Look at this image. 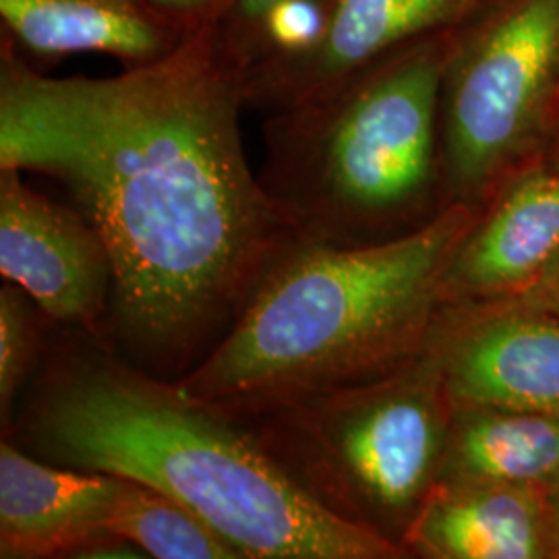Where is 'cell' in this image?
<instances>
[{
  "instance_id": "7c38bea8",
  "label": "cell",
  "mask_w": 559,
  "mask_h": 559,
  "mask_svg": "<svg viewBox=\"0 0 559 559\" xmlns=\"http://www.w3.org/2000/svg\"><path fill=\"white\" fill-rule=\"evenodd\" d=\"M404 551L417 559H559L547 489L438 483Z\"/></svg>"
},
{
  "instance_id": "ba28073f",
  "label": "cell",
  "mask_w": 559,
  "mask_h": 559,
  "mask_svg": "<svg viewBox=\"0 0 559 559\" xmlns=\"http://www.w3.org/2000/svg\"><path fill=\"white\" fill-rule=\"evenodd\" d=\"M21 175L0 168L2 278L23 288L50 323L106 332L115 265L100 230Z\"/></svg>"
},
{
  "instance_id": "6da1fadb",
  "label": "cell",
  "mask_w": 559,
  "mask_h": 559,
  "mask_svg": "<svg viewBox=\"0 0 559 559\" xmlns=\"http://www.w3.org/2000/svg\"><path fill=\"white\" fill-rule=\"evenodd\" d=\"M245 80L222 20L104 80L46 78L2 36L0 168L57 180L100 230L106 336L162 380L193 371L300 242L247 160Z\"/></svg>"
},
{
  "instance_id": "2e32d148",
  "label": "cell",
  "mask_w": 559,
  "mask_h": 559,
  "mask_svg": "<svg viewBox=\"0 0 559 559\" xmlns=\"http://www.w3.org/2000/svg\"><path fill=\"white\" fill-rule=\"evenodd\" d=\"M46 323L40 307L29 295L7 282L0 288V419L2 436L17 415L23 385L34 380L46 353Z\"/></svg>"
},
{
  "instance_id": "52a82bcc",
  "label": "cell",
  "mask_w": 559,
  "mask_h": 559,
  "mask_svg": "<svg viewBox=\"0 0 559 559\" xmlns=\"http://www.w3.org/2000/svg\"><path fill=\"white\" fill-rule=\"evenodd\" d=\"M454 406L559 419V318L528 297L443 305L425 344Z\"/></svg>"
},
{
  "instance_id": "d6986e66",
  "label": "cell",
  "mask_w": 559,
  "mask_h": 559,
  "mask_svg": "<svg viewBox=\"0 0 559 559\" xmlns=\"http://www.w3.org/2000/svg\"><path fill=\"white\" fill-rule=\"evenodd\" d=\"M535 302H539L540 307L549 309L551 313H556L559 318V260L551 272L540 280L537 288H533L528 295H524Z\"/></svg>"
},
{
  "instance_id": "5bb4252c",
  "label": "cell",
  "mask_w": 559,
  "mask_h": 559,
  "mask_svg": "<svg viewBox=\"0 0 559 559\" xmlns=\"http://www.w3.org/2000/svg\"><path fill=\"white\" fill-rule=\"evenodd\" d=\"M558 477V417L500 406H454L440 483L547 489Z\"/></svg>"
},
{
  "instance_id": "7a4b0ae2",
  "label": "cell",
  "mask_w": 559,
  "mask_h": 559,
  "mask_svg": "<svg viewBox=\"0 0 559 559\" xmlns=\"http://www.w3.org/2000/svg\"><path fill=\"white\" fill-rule=\"evenodd\" d=\"M4 438L52 464L158 489L242 559H406L309 498L242 420L141 369L100 330L48 336Z\"/></svg>"
},
{
  "instance_id": "3957f363",
  "label": "cell",
  "mask_w": 559,
  "mask_h": 559,
  "mask_svg": "<svg viewBox=\"0 0 559 559\" xmlns=\"http://www.w3.org/2000/svg\"><path fill=\"white\" fill-rule=\"evenodd\" d=\"M479 210L450 203L419 230L373 245L300 240L177 383L245 420L419 359L445 267Z\"/></svg>"
},
{
  "instance_id": "30bf717a",
  "label": "cell",
  "mask_w": 559,
  "mask_h": 559,
  "mask_svg": "<svg viewBox=\"0 0 559 559\" xmlns=\"http://www.w3.org/2000/svg\"><path fill=\"white\" fill-rule=\"evenodd\" d=\"M558 260L559 173L533 158L480 205L445 267L443 305L524 297Z\"/></svg>"
},
{
  "instance_id": "ac0fdd59",
  "label": "cell",
  "mask_w": 559,
  "mask_h": 559,
  "mask_svg": "<svg viewBox=\"0 0 559 559\" xmlns=\"http://www.w3.org/2000/svg\"><path fill=\"white\" fill-rule=\"evenodd\" d=\"M147 2L195 27L210 21L222 20L233 4V0H147Z\"/></svg>"
},
{
  "instance_id": "277c9868",
  "label": "cell",
  "mask_w": 559,
  "mask_h": 559,
  "mask_svg": "<svg viewBox=\"0 0 559 559\" xmlns=\"http://www.w3.org/2000/svg\"><path fill=\"white\" fill-rule=\"evenodd\" d=\"M448 32L265 117L261 185L300 240L357 247L419 230L448 207L440 92Z\"/></svg>"
},
{
  "instance_id": "8992f818",
  "label": "cell",
  "mask_w": 559,
  "mask_h": 559,
  "mask_svg": "<svg viewBox=\"0 0 559 559\" xmlns=\"http://www.w3.org/2000/svg\"><path fill=\"white\" fill-rule=\"evenodd\" d=\"M559 104V0H483L450 29L440 92L448 203L483 205L537 158Z\"/></svg>"
},
{
  "instance_id": "ffe728a7",
  "label": "cell",
  "mask_w": 559,
  "mask_h": 559,
  "mask_svg": "<svg viewBox=\"0 0 559 559\" xmlns=\"http://www.w3.org/2000/svg\"><path fill=\"white\" fill-rule=\"evenodd\" d=\"M540 160L545 162L547 166H551L554 170L559 173V104L554 112V119L549 122L547 135L540 145L539 156Z\"/></svg>"
},
{
  "instance_id": "9c48e42d",
  "label": "cell",
  "mask_w": 559,
  "mask_h": 559,
  "mask_svg": "<svg viewBox=\"0 0 559 559\" xmlns=\"http://www.w3.org/2000/svg\"><path fill=\"white\" fill-rule=\"evenodd\" d=\"M483 0H323L320 34L247 71L245 104L265 117L311 100L413 41L448 32Z\"/></svg>"
},
{
  "instance_id": "4fadbf2b",
  "label": "cell",
  "mask_w": 559,
  "mask_h": 559,
  "mask_svg": "<svg viewBox=\"0 0 559 559\" xmlns=\"http://www.w3.org/2000/svg\"><path fill=\"white\" fill-rule=\"evenodd\" d=\"M9 40L38 59L102 52L124 69L162 59L198 29L147 0H0Z\"/></svg>"
},
{
  "instance_id": "e0dca14e",
  "label": "cell",
  "mask_w": 559,
  "mask_h": 559,
  "mask_svg": "<svg viewBox=\"0 0 559 559\" xmlns=\"http://www.w3.org/2000/svg\"><path fill=\"white\" fill-rule=\"evenodd\" d=\"M286 2L290 0H233L228 13L222 17V29L235 52L245 60L247 71L263 55L267 21Z\"/></svg>"
},
{
  "instance_id": "8fae6325",
  "label": "cell",
  "mask_w": 559,
  "mask_h": 559,
  "mask_svg": "<svg viewBox=\"0 0 559 559\" xmlns=\"http://www.w3.org/2000/svg\"><path fill=\"white\" fill-rule=\"evenodd\" d=\"M119 477L52 464L0 443V558H90L110 540Z\"/></svg>"
},
{
  "instance_id": "44dd1931",
  "label": "cell",
  "mask_w": 559,
  "mask_h": 559,
  "mask_svg": "<svg viewBox=\"0 0 559 559\" xmlns=\"http://www.w3.org/2000/svg\"><path fill=\"white\" fill-rule=\"evenodd\" d=\"M547 501H549V508H551V516H554V522H556L559 539V477L547 487Z\"/></svg>"
},
{
  "instance_id": "5b68a950",
  "label": "cell",
  "mask_w": 559,
  "mask_h": 559,
  "mask_svg": "<svg viewBox=\"0 0 559 559\" xmlns=\"http://www.w3.org/2000/svg\"><path fill=\"white\" fill-rule=\"evenodd\" d=\"M452 411L440 369L423 350L392 373L242 423L323 510L404 551L440 483Z\"/></svg>"
},
{
  "instance_id": "9a60e30c",
  "label": "cell",
  "mask_w": 559,
  "mask_h": 559,
  "mask_svg": "<svg viewBox=\"0 0 559 559\" xmlns=\"http://www.w3.org/2000/svg\"><path fill=\"white\" fill-rule=\"evenodd\" d=\"M108 531L135 545L145 558L242 559L230 543L189 508L138 480L119 477Z\"/></svg>"
}]
</instances>
